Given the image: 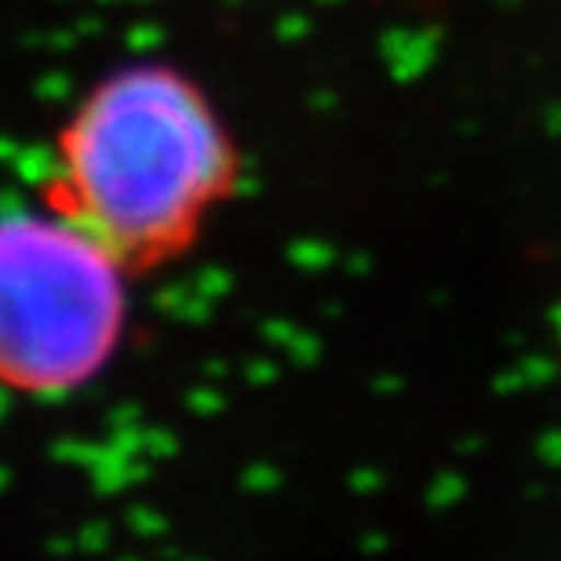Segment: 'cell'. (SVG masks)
Returning a JSON list of instances; mask_svg holds the SVG:
<instances>
[{
    "mask_svg": "<svg viewBox=\"0 0 561 561\" xmlns=\"http://www.w3.org/2000/svg\"><path fill=\"white\" fill-rule=\"evenodd\" d=\"M238 139L172 62L103 73L51 131L41 205L95 238L131 277L183 263L241 186Z\"/></svg>",
    "mask_w": 561,
    "mask_h": 561,
    "instance_id": "obj_1",
    "label": "cell"
},
{
    "mask_svg": "<svg viewBox=\"0 0 561 561\" xmlns=\"http://www.w3.org/2000/svg\"><path fill=\"white\" fill-rule=\"evenodd\" d=\"M131 274L48 205L0 216V390L62 398L125 346Z\"/></svg>",
    "mask_w": 561,
    "mask_h": 561,
    "instance_id": "obj_2",
    "label": "cell"
}]
</instances>
